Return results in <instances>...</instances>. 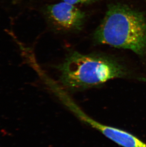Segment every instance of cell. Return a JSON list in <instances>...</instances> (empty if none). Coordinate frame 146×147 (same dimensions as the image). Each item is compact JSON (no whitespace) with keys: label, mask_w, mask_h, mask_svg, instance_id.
I'll use <instances>...</instances> for the list:
<instances>
[{"label":"cell","mask_w":146,"mask_h":147,"mask_svg":"<svg viewBox=\"0 0 146 147\" xmlns=\"http://www.w3.org/2000/svg\"><path fill=\"white\" fill-rule=\"evenodd\" d=\"M44 13L54 26L66 30L81 29L86 14L76 5L62 1L46 7Z\"/></svg>","instance_id":"cell-4"},{"label":"cell","mask_w":146,"mask_h":147,"mask_svg":"<svg viewBox=\"0 0 146 147\" xmlns=\"http://www.w3.org/2000/svg\"><path fill=\"white\" fill-rule=\"evenodd\" d=\"M52 92L83 122L99 131L106 137L119 145L123 147H146V143L131 133L118 128L104 125L90 117L74 102L59 85L54 86Z\"/></svg>","instance_id":"cell-3"},{"label":"cell","mask_w":146,"mask_h":147,"mask_svg":"<svg viewBox=\"0 0 146 147\" xmlns=\"http://www.w3.org/2000/svg\"><path fill=\"white\" fill-rule=\"evenodd\" d=\"M58 68L62 84L72 90L96 87L128 74L123 65L112 57L76 51L70 53Z\"/></svg>","instance_id":"cell-2"},{"label":"cell","mask_w":146,"mask_h":147,"mask_svg":"<svg viewBox=\"0 0 146 147\" xmlns=\"http://www.w3.org/2000/svg\"><path fill=\"white\" fill-rule=\"evenodd\" d=\"M95 0H63V1L73 4L74 5L77 4H89L95 1Z\"/></svg>","instance_id":"cell-5"},{"label":"cell","mask_w":146,"mask_h":147,"mask_svg":"<svg viewBox=\"0 0 146 147\" xmlns=\"http://www.w3.org/2000/svg\"><path fill=\"white\" fill-rule=\"evenodd\" d=\"M94 38L100 44L143 55L146 53V18L142 13L124 4H111Z\"/></svg>","instance_id":"cell-1"}]
</instances>
